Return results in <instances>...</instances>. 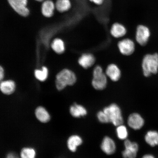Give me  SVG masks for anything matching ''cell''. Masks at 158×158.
Segmentation results:
<instances>
[{
  "label": "cell",
  "mask_w": 158,
  "mask_h": 158,
  "mask_svg": "<svg viewBox=\"0 0 158 158\" xmlns=\"http://www.w3.org/2000/svg\"><path fill=\"white\" fill-rule=\"evenodd\" d=\"M76 74L70 69H65L56 75V88L58 90H62L67 86L73 85L77 82Z\"/></svg>",
  "instance_id": "obj_1"
},
{
  "label": "cell",
  "mask_w": 158,
  "mask_h": 158,
  "mask_svg": "<svg viewBox=\"0 0 158 158\" xmlns=\"http://www.w3.org/2000/svg\"><path fill=\"white\" fill-rule=\"evenodd\" d=\"M143 75L148 77L156 74L158 72V54H147L144 57L142 62Z\"/></svg>",
  "instance_id": "obj_2"
},
{
  "label": "cell",
  "mask_w": 158,
  "mask_h": 158,
  "mask_svg": "<svg viewBox=\"0 0 158 158\" xmlns=\"http://www.w3.org/2000/svg\"><path fill=\"white\" fill-rule=\"evenodd\" d=\"M107 77L103 72L102 67L96 66L93 72L92 85L93 88L98 90H103L107 85Z\"/></svg>",
  "instance_id": "obj_3"
},
{
  "label": "cell",
  "mask_w": 158,
  "mask_h": 158,
  "mask_svg": "<svg viewBox=\"0 0 158 158\" xmlns=\"http://www.w3.org/2000/svg\"><path fill=\"white\" fill-rule=\"evenodd\" d=\"M103 111L107 115L110 123L118 126L123 124V119L122 111L117 104L112 103L104 108Z\"/></svg>",
  "instance_id": "obj_4"
},
{
  "label": "cell",
  "mask_w": 158,
  "mask_h": 158,
  "mask_svg": "<svg viewBox=\"0 0 158 158\" xmlns=\"http://www.w3.org/2000/svg\"><path fill=\"white\" fill-rule=\"evenodd\" d=\"M9 4L17 14L23 17L29 15L30 10L27 7L28 0H7Z\"/></svg>",
  "instance_id": "obj_5"
},
{
  "label": "cell",
  "mask_w": 158,
  "mask_h": 158,
  "mask_svg": "<svg viewBox=\"0 0 158 158\" xmlns=\"http://www.w3.org/2000/svg\"><path fill=\"white\" fill-rule=\"evenodd\" d=\"M118 47L119 52L125 56L133 54L135 49L134 41L129 39H124L118 42Z\"/></svg>",
  "instance_id": "obj_6"
},
{
  "label": "cell",
  "mask_w": 158,
  "mask_h": 158,
  "mask_svg": "<svg viewBox=\"0 0 158 158\" xmlns=\"http://www.w3.org/2000/svg\"><path fill=\"white\" fill-rule=\"evenodd\" d=\"M124 146L125 149L122 152L123 157L136 158L139 149L138 143L126 139L124 142Z\"/></svg>",
  "instance_id": "obj_7"
},
{
  "label": "cell",
  "mask_w": 158,
  "mask_h": 158,
  "mask_svg": "<svg viewBox=\"0 0 158 158\" xmlns=\"http://www.w3.org/2000/svg\"><path fill=\"white\" fill-rule=\"evenodd\" d=\"M151 35L149 28L143 25H139L136 30L135 39L137 42L142 46H145L148 42Z\"/></svg>",
  "instance_id": "obj_8"
},
{
  "label": "cell",
  "mask_w": 158,
  "mask_h": 158,
  "mask_svg": "<svg viewBox=\"0 0 158 158\" xmlns=\"http://www.w3.org/2000/svg\"><path fill=\"white\" fill-rule=\"evenodd\" d=\"M35 117L41 123L47 124L50 122L52 118L50 112L44 106H37L34 111Z\"/></svg>",
  "instance_id": "obj_9"
},
{
  "label": "cell",
  "mask_w": 158,
  "mask_h": 158,
  "mask_svg": "<svg viewBox=\"0 0 158 158\" xmlns=\"http://www.w3.org/2000/svg\"><path fill=\"white\" fill-rule=\"evenodd\" d=\"M128 126L134 130L141 129L144 125V120L139 114L134 113L130 114L127 120Z\"/></svg>",
  "instance_id": "obj_10"
},
{
  "label": "cell",
  "mask_w": 158,
  "mask_h": 158,
  "mask_svg": "<svg viewBox=\"0 0 158 158\" xmlns=\"http://www.w3.org/2000/svg\"><path fill=\"white\" fill-rule=\"evenodd\" d=\"M101 148L103 152L106 155H112L115 152L116 145L113 139L108 136L105 137L101 145Z\"/></svg>",
  "instance_id": "obj_11"
},
{
  "label": "cell",
  "mask_w": 158,
  "mask_h": 158,
  "mask_svg": "<svg viewBox=\"0 0 158 158\" xmlns=\"http://www.w3.org/2000/svg\"><path fill=\"white\" fill-rule=\"evenodd\" d=\"M106 74L107 77L113 82H117L121 77V72L117 65L111 64L106 68Z\"/></svg>",
  "instance_id": "obj_12"
},
{
  "label": "cell",
  "mask_w": 158,
  "mask_h": 158,
  "mask_svg": "<svg viewBox=\"0 0 158 158\" xmlns=\"http://www.w3.org/2000/svg\"><path fill=\"white\" fill-rule=\"evenodd\" d=\"M95 61L96 59L94 55L90 53H85L79 57L78 62L82 68L88 69L93 66Z\"/></svg>",
  "instance_id": "obj_13"
},
{
  "label": "cell",
  "mask_w": 158,
  "mask_h": 158,
  "mask_svg": "<svg viewBox=\"0 0 158 158\" xmlns=\"http://www.w3.org/2000/svg\"><path fill=\"white\" fill-rule=\"evenodd\" d=\"M55 8V3L52 0H45L41 6V12L46 18L52 17L54 15Z\"/></svg>",
  "instance_id": "obj_14"
},
{
  "label": "cell",
  "mask_w": 158,
  "mask_h": 158,
  "mask_svg": "<svg viewBox=\"0 0 158 158\" xmlns=\"http://www.w3.org/2000/svg\"><path fill=\"white\" fill-rule=\"evenodd\" d=\"M110 33L114 38H120L126 35L127 33V29L122 23H115L111 26Z\"/></svg>",
  "instance_id": "obj_15"
},
{
  "label": "cell",
  "mask_w": 158,
  "mask_h": 158,
  "mask_svg": "<svg viewBox=\"0 0 158 158\" xmlns=\"http://www.w3.org/2000/svg\"><path fill=\"white\" fill-rule=\"evenodd\" d=\"M83 143L81 137L77 135H73L70 136L67 140V145L68 149L72 152H75L77 148Z\"/></svg>",
  "instance_id": "obj_16"
},
{
  "label": "cell",
  "mask_w": 158,
  "mask_h": 158,
  "mask_svg": "<svg viewBox=\"0 0 158 158\" xmlns=\"http://www.w3.org/2000/svg\"><path fill=\"white\" fill-rule=\"evenodd\" d=\"M69 111L73 117L76 118L83 117L87 114V110L85 108L77 103H74L70 106Z\"/></svg>",
  "instance_id": "obj_17"
},
{
  "label": "cell",
  "mask_w": 158,
  "mask_h": 158,
  "mask_svg": "<svg viewBox=\"0 0 158 158\" xmlns=\"http://www.w3.org/2000/svg\"><path fill=\"white\" fill-rule=\"evenodd\" d=\"M15 89V83L13 81H3L0 83V90L4 94L10 95L14 93Z\"/></svg>",
  "instance_id": "obj_18"
},
{
  "label": "cell",
  "mask_w": 158,
  "mask_h": 158,
  "mask_svg": "<svg viewBox=\"0 0 158 158\" xmlns=\"http://www.w3.org/2000/svg\"><path fill=\"white\" fill-rule=\"evenodd\" d=\"M19 155L20 158H37V152L32 146H25L21 148Z\"/></svg>",
  "instance_id": "obj_19"
},
{
  "label": "cell",
  "mask_w": 158,
  "mask_h": 158,
  "mask_svg": "<svg viewBox=\"0 0 158 158\" xmlns=\"http://www.w3.org/2000/svg\"><path fill=\"white\" fill-rule=\"evenodd\" d=\"M55 5L56 9L60 13L69 11L72 7L70 0H57Z\"/></svg>",
  "instance_id": "obj_20"
},
{
  "label": "cell",
  "mask_w": 158,
  "mask_h": 158,
  "mask_svg": "<svg viewBox=\"0 0 158 158\" xmlns=\"http://www.w3.org/2000/svg\"><path fill=\"white\" fill-rule=\"evenodd\" d=\"M145 141L152 147L158 145V132L156 131H148L145 136Z\"/></svg>",
  "instance_id": "obj_21"
},
{
  "label": "cell",
  "mask_w": 158,
  "mask_h": 158,
  "mask_svg": "<svg viewBox=\"0 0 158 158\" xmlns=\"http://www.w3.org/2000/svg\"><path fill=\"white\" fill-rule=\"evenodd\" d=\"M53 50L57 54H62L65 50L64 43L62 39L59 38L55 39L51 44Z\"/></svg>",
  "instance_id": "obj_22"
},
{
  "label": "cell",
  "mask_w": 158,
  "mask_h": 158,
  "mask_svg": "<svg viewBox=\"0 0 158 158\" xmlns=\"http://www.w3.org/2000/svg\"><path fill=\"white\" fill-rule=\"evenodd\" d=\"M118 137L120 139L126 140L128 136L127 128L123 124L117 126L116 129Z\"/></svg>",
  "instance_id": "obj_23"
},
{
  "label": "cell",
  "mask_w": 158,
  "mask_h": 158,
  "mask_svg": "<svg viewBox=\"0 0 158 158\" xmlns=\"http://www.w3.org/2000/svg\"><path fill=\"white\" fill-rule=\"evenodd\" d=\"M35 77L41 81H44L47 78L48 75V69L45 67H43L42 70H37L35 71Z\"/></svg>",
  "instance_id": "obj_24"
},
{
  "label": "cell",
  "mask_w": 158,
  "mask_h": 158,
  "mask_svg": "<svg viewBox=\"0 0 158 158\" xmlns=\"http://www.w3.org/2000/svg\"><path fill=\"white\" fill-rule=\"evenodd\" d=\"M97 118L99 121L101 123H110V120L108 116L103 111H99L97 114Z\"/></svg>",
  "instance_id": "obj_25"
},
{
  "label": "cell",
  "mask_w": 158,
  "mask_h": 158,
  "mask_svg": "<svg viewBox=\"0 0 158 158\" xmlns=\"http://www.w3.org/2000/svg\"><path fill=\"white\" fill-rule=\"evenodd\" d=\"M4 158H20L19 154L14 151H10L6 154Z\"/></svg>",
  "instance_id": "obj_26"
},
{
  "label": "cell",
  "mask_w": 158,
  "mask_h": 158,
  "mask_svg": "<svg viewBox=\"0 0 158 158\" xmlns=\"http://www.w3.org/2000/svg\"><path fill=\"white\" fill-rule=\"evenodd\" d=\"M90 2L97 6H100L103 4L105 0H89Z\"/></svg>",
  "instance_id": "obj_27"
},
{
  "label": "cell",
  "mask_w": 158,
  "mask_h": 158,
  "mask_svg": "<svg viewBox=\"0 0 158 158\" xmlns=\"http://www.w3.org/2000/svg\"><path fill=\"white\" fill-rule=\"evenodd\" d=\"M4 77V72L2 67L0 66V81L3 80Z\"/></svg>",
  "instance_id": "obj_28"
},
{
  "label": "cell",
  "mask_w": 158,
  "mask_h": 158,
  "mask_svg": "<svg viewBox=\"0 0 158 158\" xmlns=\"http://www.w3.org/2000/svg\"><path fill=\"white\" fill-rule=\"evenodd\" d=\"M142 158H155L152 155H150V154H147L144 155Z\"/></svg>",
  "instance_id": "obj_29"
},
{
  "label": "cell",
  "mask_w": 158,
  "mask_h": 158,
  "mask_svg": "<svg viewBox=\"0 0 158 158\" xmlns=\"http://www.w3.org/2000/svg\"><path fill=\"white\" fill-rule=\"evenodd\" d=\"M35 1L39 2H42L44 1V0H35Z\"/></svg>",
  "instance_id": "obj_30"
}]
</instances>
